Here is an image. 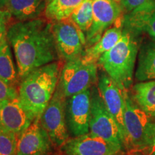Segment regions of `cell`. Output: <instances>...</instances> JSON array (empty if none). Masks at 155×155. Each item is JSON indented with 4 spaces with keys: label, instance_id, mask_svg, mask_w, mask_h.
Masks as SVG:
<instances>
[{
    "label": "cell",
    "instance_id": "6",
    "mask_svg": "<svg viewBox=\"0 0 155 155\" xmlns=\"http://www.w3.org/2000/svg\"><path fill=\"white\" fill-rule=\"evenodd\" d=\"M52 24L58 57L65 62L82 57L86 48V35L71 17Z\"/></svg>",
    "mask_w": 155,
    "mask_h": 155
},
{
    "label": "cell",
    "instance_id": "26",
    "mask_svg": "<svg viewBox=\"0 0 155 155\" xmlns=\"http://www.w3.org/2000/svg\"><path fill=\"white\" fill-rule=\"evenodd\" d=\"M144 32H146L147 33L150 35L155 41V12L153 13L147 22Z\"/></svg>",
    "mask_w": 155,
    "mask_h": 155
},
{
    "label": "cell",
    "instance_id": "13",
    "mask_svg": "<svg viewBox=\"0 0 155 155\" xmlns=\"http://www.w3.org/2000/svg\"><path fill=\"white\" fill-rule=\"evenodd\" d=\"M36 119L23 106L19 97L0 102V129L16 134L28 128Z\"/></svg>",
    "mask_w": 155,
    "mask_h": 155
},
{
    "label": "cell",
    "instance_id": "9",
    "mask_svg": "<svg viewBox=\"0 0 155 155\" xmlns=\"http://www.w3.org/2000/svg\"><path fill=\"white\" fill-rule=\"evenodd\" d=\"M91 90L87 89L66 98L65 118L68 132L73 137L89 134Z\"/></svg>",
    "mask_w": 155,
    "mask_h": 155
},
{
    "label": "cell",
    "instance_id": "4",
    "mask_svg": "<svg viewBox=\"0 0 155 155\" xmlns=\"http://www.w3.org/2000/svg\"><path fill=\"white\" fill-rule=\"evenodd\" d=\"M150 116L141 110L125 92L124 125L125 129L124 147L140 151L149 150L152 138V124Z\"/></svg>",
    "mask_w": 155,
    "mask_h": 155
},
{
    "label": "cell",
    "instance_id": "27",
    "mask_svg": "<svg viewBox=\"0 0 155 155\" xmlns=\"http://www.w3.org/2000/svg\"><path fill=\"white\" fill-rule=\"evenodd\" d=\"M149 155H155V123L152 124L151 144L149 148Z\"/></svg>",
    "mask_w": 155,
    "mask_h": 155
},
{
    "label": "cell",
    "instance_id": "7",
    "mask_svg": "<svg viewBox=\"0 0 155 155\" xmlns=\"http://www.w3.org/2000/svg\"><path fill=\"white\" fill-rule=\"evenodd\" d=\"M89 133L124 148L119 128L106 108L98 88L93 87Z\"/></svg>",
    "mask_w": 155,
    "mask_h": 155
},
{
    "label": "cell",
    "instance_id": "19",
    "mask_svg": "<svg viewBox=\"0 0 155 155\" xmlns=\"http://www.w3.org/2000/svg\"><path fill=\"white\" fill-rule=\"evenodd\" d=\"M84 0H47L45 15L50 22L68 18Z\"/></svg>",
    "mask_w": 155,
    "mask_h": 155
},
{
    "label": "cell",
    "instance_id": "25",
    "mask_svg": "<svg viewBox=\"0 0 155 155\" xmlns=\"http://www.w3.org/2000/svg\"><path fill=\"white\" fill-rule=\"evenodd\" d=\"M11 14L8 11L0 9V46L3 40L7 38V23L11 17Z\"/></svg>",
    "mask_w": 155,
    "mask_h": 155
},
{
    "label": "cell",
    "instance_id": "1",
    "mask_svg": "<svg viewBox=\"0 0 155 155\" xmlns=\"http://www.w3.org/2000/svg\"><path fill=\"white\" fill-rule=\"evenodd\" d=\"M52 25L47 19L38 18L19 21L7 29V38L14 51L21 80L35 70L58 61Z\"/></svg>",
    "mask_w": 155,
    "mask_h": 155
},
{
    "label": "cell",
    "instance_id": "30",
    "mask_svg": "<svg viewBox=\"0 0 155 155\" xmlns=\"http://www.w3.org/2000/svg\"><path fill=\"white\" fill-rule=\"evenodd\" d=\"M129 155H132V154H129Z\"/></svg>",
    "mask_w": 155,
    "mask_h": 155
},
{
    "label": "cell",
    "instance_id": "28",
    "mask_svg": "<svg viewBox=\"0 0 155 155\" xmlns=\"http://www.w3.org/2000/svg\"><path fill=\"white\" fill-rule=\"evenodd\" d=\"M7 3V0H0V9H3L6 7Z\"/></svg>",
    "mask_w": 155,
    "mask_h": 155
},
{
    "label": "cell",
    "instance_id": "14",
    "mask_svg": "<svg viewBox=\"0 0 155 155\" xmlns=\"http://www.w3.org/2000/svg\"><path fill=\"white\" fill-rule=\"evenodd\" d=\"M51 143L40 119H36L18 134L17 155H48L51 151Z\"/></svg>",
    "mask_w": 155,
    "mask_h": 155
},
{
    "label": "cell",
    "instance_id": "3",
    "mask_svg": "<svg viewBox=\"0 0 155 155\" xmlns=\"http://www.w3.org/2000/svg\"><path fill=\"white\" fill-rule=\"evenodd\" d=\"M132 35L123 30L116 45L101 56L97 63L120 88L127 91L133 82L138 44Z\"/></svg>",
    "mask_w": 155,
    "mask_h": 155
},
{
    "label": "cell",
    "instance_id": "15",
    "mask_svg": "<svg viewBox=\"0 0 155 155\" xmlns=\"http://www.w3.org/2000/svg\"><path fill=\"white\" fill-rule=\"evenodd\" d=\"M122 35V25H115L114 28L108 29L96 43L85 49L81 57L83 61L86 63H97L103 54L116 45Z\"/></svg>",
    "mask_w": 155,
    "mask_h": 155
},
{
    "label": "cell",
    "instance_id": "21",
    "mask_svg": "<svg viewBox=\"0 0 155 155\" xmlns=\"http://www.w3.org/2000/svg\"><path fill=\"white\" fill-rule=\"evenodd\" d=\"M70 17L86 35L93 22V0L83 1Z\"/></svg>",
    "mask_w": 155,
    "mask_h": 155
},
{
    "label": "cell",
    "instance_id": "16",
    "mask_svg": "<svg viewBox=\"0 0 155 155\" xmlns=\"http://www.w3.org/2000/svg\"><path fill=\"white\" fill-rule=\"evenodd\" d=\"M47 0H7L6 8L19 21L40 18L45 13Z\"/></svg>",
    "mask_w": 155,
    "mask_h": 155
},
{
    "label": "cell",
    "instance_id": "10",
    "mask_svg": "<svg viewBox=\"0 0 155 155\" xmlns=\"http://www.w3.org/2000/svg\"><path fill=\"white\" fill-rule=\"evenodd\" d=\"M122 15L120 4L115 0H93V22L86 34V48L96 43Z\"/></svg>",
    "mask_w": 155,
    "mask_h": 155
},
{
    "label": "cell",
    "instance_id": "23",
    "mask_svg": "<svg viewBox=\"0 0 155 155\" xmlns=\"http://www.w3.org/2000/svg\"><path fill=\"white\" fill-rule=\"evenodd\" d=\"M123 14L137 8L155 7V0H121L119 3Z\"/></svg>",
    "mask_w": 155,
    "mask_h": 155
},
{
    "label": "cell",
    "instance_id": "18",
    "mask_svg": "<svg viewBox=\"0 0 155 155\" xmlns=\"http://www.w3.org/2000/svg\"><path fill=\"white\" fill-rule=\"evenodd\" d=\"M135 76L139 81L155 80V42L141 48Z\"/></svg>",
    "mask_w": 155,
    "mask_h": 155
},
{
    "label": "cell",
    "instance_id": "24",
    "mask_svg": "<svg viewBox=\"0 0 155 155\" xmlns=\"http://www.w3.org/2000/svg\"><path fill=\"white\" fill-rule=\"evenodd\" d=\"M19 97L18 90L0 78V102Z\"/></svg>",
    "mask_w": 155,
    "mask_h": 155
},
{
    "label": "cell",
    "instance_id": "5",
    "mask_svg": "<svg viewBox=\"0 0 155 155\" xmlns=\"http://www.w3.org/2000/svg\"><path fill=\"white\" fill-rule=\"evenodd\" d=\"M97 79L96 63H86L82 58L66 61L61 70L58 86L66 98L90 89Z\"/></svg>",
    "mask_w": 155,
    "mask_h": 155
},
{
    "label": "cell",
    "instance_id": "11",
    "mask_svg": "<svg viewBox=\"0 0 155 155\" xmlns=\"http://www.w3.org/2000/svg\"><path fill=\"white\" fill-rule=\"evenodd\" d=\"M98 89L104 104L115 120L121 132L124 145L125 142V129L124 115L125 108V92L117 86L106 73H101L98 78Z\"/></svg>",
    "mask_w": 155,
    "mask_h": 155
},
{
    "label": "cell",
    "instance_id": "8",
    "mask_svg": "<svg viewBox=\"0 0 155 155\" xmlns=\"http://www.w3.org/2000/svg\"><path fill=\"white\" fill-rule=\"evenodd\" d=\"M66 98L58 85L55 94L40 118L42 128L52 143L57 146H63L69 139L65 118Z\"/></svg>",
    "mask_w": 155,
    "mask_h": 155
},
{
    "label": "cell",
    "instance_id": "17",
    "mask_svg": "<svg viewBox=\"0 0 155 155\" xmlns=\"http://www.w3.org/2000/svg\"><path fill=\"white\" fill-rule=\"evenodd\" d=\"M132 100L150 117L155 118V80L134 85Z\"/></svg>",
    "mask_w": 155,
    "mask_h": 155
},
{
    "label": "cell",
    "instance_id": "12",
    "mask_svg": "<svg viewBox=\"0 0 155 155\" xmlns=\"http://www.w3.org/2000/svg\"><path fill=\"white\" fill-rule=\"evenodd\" d=\"M63 150L66 155H120L123 148L89 133L68 139Z\"/></svg>",
    "mask_w": 155,
    "mask_h": 155
},
{
    "label": "cell",
    "instance_id": "22",
    "mask_svg": "<svg viewBox=\"0 0 155 155\" xmlns=\"http://www.w3.org/2000/svg\"><path fill=\"white\" fill-rule=\"evenodd\" d=\"M18 134L0 129V155H17Z\"/></svg>",
    "mask_w": 155,
    "mask_h": 155
},
{
    "label": "cell",
    "instance_id": "20",
    "mask_svg": "<svg viewBox=\"0 0 155 155\" xmlns=\"http://www.w3.org/2000/svg\"><path fill=\"white\" fill-rule=\"evenodd\" d=\"M0 78L13 86L19 79L7 38L0 46Z\"/></svg>",
    "mask_w": 155,
    "mask_h": 155
},
{
    "label": "cell",
    "instance_id": "2",
    "mask_svg": "<svg viewBox=\"0 0 155 155\" xmlns=\"http://www.w3.org/2000/svg\"><path fill=\"white\" fill-rule=\"evenodd\" d=\"M61 72L60 63L55 61L32 71L20 83L19 99L36 119H40L55 94Z\"/></svg>",
    "mask_w": 155,
    "mask_h": 155
},
{
    "label": "cell",
    "instance_id": "29",
    "mask_svg": "<svg viewBox=\"0 0 155 155\" xmlns=\"http://www.w3.org/2000/svg\"><path fill=\"white\" fill-rule=\"evenodd\" d=\"M115 1H116V2H117L118 3H120V2H121V0H115Z\"/></svg>",
    "mask_w": 155,
    "mask_h": 155
}]
</instances>
